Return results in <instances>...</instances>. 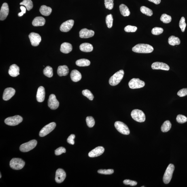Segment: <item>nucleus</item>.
<instances>
[{
  "mask_svg": "<svg viewBox=\"0 0 187 187\" xmlns=\"http://www.w3.org/2000/svg\"><path fill=\"white\" fill-rule=\"evenodd\" d=\"M20 5H23L25 6L28 11L31 10L33 7V4L31 0H24L20 3Z\"/></svg>",
  "mask_w": 187,
  "mask_h": 187,
  "instance_id": "32",
  "label": "nucleus"
},
{
  "mask_svg": "<svg viewBox=\"0 0 187 187\" xmlns=\"http://www.w3.org/2000/svg\"><path fill=\"white\" fill-rule=\"evenodd\" d=\"M106 8L109 10H111L114 6V0H104Z\"/></svg>",
  "mask_w": 187,
  "mask_h": 187,
  "instance_id": "40",
  "label": "nucleus"
},
{
  "mask_svg": "<svg viewBox=\"0 0 187 187\" xmlns=\"http://www.w3.org/2000/svg\"><path fill=\"white\" fill-rule=\"evenodd\" d=\"M176 120L177 122L179 123L183 124L187 121V118L183 115L179 114L177 116Z\"/></svg>",
  "mask_w": 187,
  "mask_h": 187,
  "instance_id": "39",
  "label": "nucleus"
},
{
  "mask_svg": "<svg viewBox=\"0 0 187 187\" xmlns=\"http://www.w3.org/2000/svg\"><path fill=\"white\" fill-rule=\"evenodd\" d=\"M79 34L81 38H88L94 36L95 33L92 30L83 29L80 30Z\"/></svg>",
  "mask_w": 187,
  "mask_h": 187,
  "instance_id": "19",
  "label": "nucleus"
},
{
  "mask_svg": "<svg viewBox=\"0 0 187 187\" xmlns=\"http://www.w3.org/2000/svg\"><path fill=\"white\" fill-rule=\"evenodd\" d=\"M171 127V124L169 120L165 121L162 124L161 128L162 131L163 133H166L169 131Z\"/></svg>",
  "mask_w": 187,
  "mask_h": 187,
  "instance_id": "31",
  "label": "nucleus"
},
{
  "mask_svg": "<svg viewBox=\"0 0 187 187\" xmlns=\"http://www.w3.org/2000/svg\"><path fill=\"white\" fill-rule=\"evenodd\" d=\"M59 102L56 99L54 94H52L49 96L48 101V107L52 109H56L59 106Z\"/></svg>",
  "mask_w": 187,
  "mask_h": 187,
  "instance_id": "12",
  "label": "nucleus"
},
{
  "mask_svg": "<svg viewBox=\"0 0 187 187\" xmlns=\"http://www.w3.org/2000/svg\"><path fill=\"white\" fill-rule=\"evenodd\" d=\"M186 26V20L184 17H182L179 22V27L181 29V31L182 32L185 31V29Z\"/></svg>",
  "mask_w": 187,
  "mask_h": 187,
  "instance_id": "41",
  "label": "nucleus"
},
{
  "mask_svg": "<svg viewBox=\"0 0 187 187\" xmlns=\"http://www.w3.org/2000/svg\"><path fill=\"white\" fill-rule=\"evenodd\" d=\"M104 148L103 147H96L89 153L88 156L90 157H95L100 156L104 152Z\"/></svg>",
  "mask_w": 187,
  "mask_h": 187,
  "instance_id": "15",
  "label": "nucleus"
},
{
  "mask_svg": "<svg viewBox=\"0 0 187 187\" xmlns=\"http://www.w3.org/2000/svg\"><path fill=\"white\" fill-rule=\"evenodd\" d=\"M113 18L112 15L110 14L107 16L106 18V23L109 28H111L112 27L113 23Z\"/></svg>",
  "mask_w": 187,
  "mask_h": 187,
  "instance_id": "36",
  "label": "nucleus"
},
{
  "mask_svg": "<svg viewBox=\"0 0 187 187\" xmlns=\"http://www.w3.org/2000/svg\"><path fill=\"white\" fill-rule=\"evenodd\" d=\"M75 138V135H73V134H71V135H70L69 137L68 138L67 140V142L69 143L70 144L74 145L75 143L74 139Z\"/></svg>",
  "mask_w": 187,
  "mask_h": 187,
  "instance_id": "48",
  "label": "nucleus"
},
{
  "mask_svg": "<svg viewBox=\"0 0 187 187\" xmlns=\"http://www.w3.org/2000/svg\"><path fill=\"white\" fill-rule=\"evenodd\" d=\"M9 12V7L7 3H4L1 7L0 11V20H4L8 16Z\"/></svg>",
  "mask_w": 187,
  "mask_h": 187,
  "instance_id": "16",
  "label": "nucleus"
},
{
  "mask_svg": "<svg viewBox=\"0 0 187 187\" xmlns=\"http://www.w3.org/2000/svg\"><path fill=\"white\" fill-rule=\"evenodd\" d=\"M74 20H69L62 23L60 27V31L64 32H67L70 31L74 25Z\"/></svg>",
  "mask_w": 187,
  "mask_h": 187,
  "instance_id": "13",
  "label": "nucleus"
},
{
  "mask_svg": "<svg viewBox=\"0 0 187 187\" xmlns=\"http://www.w3.org/2000/svg\"><path fill=\"white\" fill-rule=\"evenodd\" d=\"M16 93V90L14 88H6L4 92L3 98L4 101L10 99Z\"/></svg>",
  "mask_w": 187,
  "mask_h": 187,
  "instance_id": "18",
  "label": "nucleus"
},
{
  "mask_svg": "<svg viewBox=\"0 0 187 187\" xmlns=\"http://www.w3.org/2000/svg\"><path fill=\"white\" fill-rule=\"evenodd\" d=\"M20 68L16 64L11 65L8 71V73L11 76L16 77L20 75Z\"/></svg>",
  "mask_w": 187,
  "mask_h": 187,
  "instance_id": "21",
  "label": "nucleus"
},
{
  "mask_svg": "<svg viewBox=\"0 0 187 187\" xmlns=\"http://www.w3.org/2000/svg\"><path fill=\"white\" fill-rule=\"evenodd\" d=\"M68 68L66 65L60 66L58 67V74L59 76H66L69 73Z\"/></svg>",
  "mask_w": 187,
  "mask_h": 187,
  "instance_id": "24",
  "label": "nucleus"
},
{
  "mask_svg": "<svg viewBox=\"0 0 187 187\" xmlns=\"http://www.w3.org/2000/svg\"><path fill=\"white\" fill-rule=\"evenodd\" d=\"M52 11V8L47 7L46 5H42L40 9V12L41 14L45 16H48L51 14Z\"/></svg>",
  "mask_w": 187,
  "mask_h": 187,
  "instance_id": "27",
  "label": "nucleus"
},
{
  "mask_svg": "<svg viewBox=\"0 0 187 187\" xmlns=\"http://www.w3.org/2000/svg\"><path fill=\"white\" fill-rule=\"evenodd\" d=\"M66 152V150L65 148L63 147H60L59 148L56 149L55 150V154L56 156L60 155L62 154L65 153Z\"/></svg>",
  "mask_w": 187,
  "mask_h": 187,
  "instance_id": "45",
  "label": "nucleus"
},
{
  "mask_svg": "<svg viewBox=\"0 0 187 187\" xmlns=\"http://www.w3.org/2000/svg\"><path fill=\"white\" fill-rule=\"evenodd\" d=\"M163 29L161 28L155 27L152 30V33L153 35H159L163 33Z\"/></svg>",
  "mask_w": 187,
  "mask_h": 187,
  "instance_id": "42",
  "label": "nucleus"
},
{
  "mask_svg": "<svg viewBox=\"0 0 187 187\" xmlns=\"http://www.w3.org/2000/svg\"><path fill=\"white\" fill-rule=\"evenodd\" d=\"M168 42L171 46H175V45L180 44L181 41L179 37H175L174 36H171L169 37Z\"/></svg>",
  "mask_w": 187,
  "mask_h": 187,
  "instance_id": "29",
  "label": "nucleus"
},
{
  "mask_svg": "<svg viewBox=\"0 0 187 187\" xmlns=\"http://www.w3.org/2000/svg\"><path fill=\"white\" fill-rule=\"evenodd\" d=\"M114 126L116 130L123 135H129L130 133L128 126L123 122L118 121L115 123Z\"/></svg>",
  "mask_w": 187,
  "mask_h": 187,
  "instance_id": "8",
  "label": "nucleus"
},
{
  "mask_svg": "<svg viewBox=\"0 0 187 187\" xmlns=\"http://www.w3.org/2000/svg\"><path fill=\"white\" fill-rule=\"evenodd\" d=\"M71 77L72 80L73 82H77L80 81L82 79V75L77 70H73L71 72Z\"/></svg>",
  "mask_w": 187,
  "mask_h": 187,
  "instance_id": "23",
  "label": "nucleus"
},
{
  "mask_svg": "<svg viewBox=\"0 0 187 187\" xmlns=\"http://www.w3.org/2000/svg\"><path fill=\"white\" fill-rule=\"evenodd\" d=\"M46 23L45 19L42 17H37L34 19L32 24L35 26H42Z\"/></svg>",
  "mask_w": 187,
  "mask_h": 187,
  "instance_id": "25",
  "label": "nucleus"
},
{
  "mask_svg": "<svg viewBox=\"0 0 187 187\" xmlns=\"http://www.w3.org/2000/svg\"><path fill=\"white\" fill-rule=\"evenodd\" d=\"M82 94L83 95L86 96L89 99L92 101L94 98L93 94L90 90H83Z\"/></svg>",
  "mask_w": 187,
  "mask_h": 187,
  "instance_id": "37",
  "label": "nucleus"
},
{
  "mask_svg": "<svg viewBox=\"0 0 187 187\" xmlns=\"http://www.w3.org/2000/svg\"><path fill=\"white\" fill-rule=\"evenodd\" d=\"M131 116L134 120L139 122L145 121V116L143 111L138 109H134L131 113Z\"/></svg>",
  "mask_w": 187,
  "mask_h": 187,
  "instance_id": "4",
  "label": "nucleus"
},
{
  "mask_svg": "<svg viewBox=\"0 0 187 187\" xmlns=\"http://www.w3.org/2000/svg\"><path fill=\"white\" fill-rule=\"evenodd\" d=\"M29 37L32 46L36 47L39 46L41 41V37L39 34L34 32L29 35Z\"/></svg>",
  "mask_w": 187,
  "mask_h": 187,
  "instance_id": "11",
  "label": "nucleus"
},
{
  "mask_svg": "<svg viewBox=\"0 0 187 187\" xmlns=\"http://www.w3.org/2000/svg\"><path fill=\"white\" fill-rule=\"evenodd\" d=\"M123 183L125 185H130L131 186H136L137 184V182L136 181L130 180L129 179H125L123 181Z\"/></svg>",
  "mask_w": 187,
  "mask_h": 187,
  "instance_id": "46",
  "label": "nucleus"
},
{
  "mask_svg": "<svg viewBox=\"0 0 187 187\" xmlns=\"http://www.w3.org/2000/svg\"><path fill=\"white\" fill-rule=\"evenodd\" d=\"M73 49L72 45L69 43H62L60 47V51L63 53L67 54L71 52Z\"/></svg>",
  "mask_w": 187,
  "mask_h": 187,
  "instance_id": "22",
  "label": "nucleus"
},
{
  "mask_svg": "<svg viewBox=\"0 0 187 187\" xmlns=\"http://www.w3.org/2000/svg\"><path fill=\"white\" fill-rule=\"evenodd\" d=\"M25 165V162L21 159L13 158L11 160L9 165L11 168L15 170L22 169Z\"/></svg>",
  "mask_w": 187,
  "mask_h": 187,
  "instance_id": "5",
  "label": "nucleus"
},
{
  "mask_svg": "<svg viewBox=\"0 0 187 187\" xmlns=\"http://www.w3.org/2000/svg\"><path fill=\"white\" fill-rule=\"evenodd\" d=\"M79 48L81 51L86 52H91L93 49V47L92 45L88 43H82L80 45Z\"/></svg>",
  "mask_w": 187,
  "mask_h": 187,
  "instance_id": "26",
  "label": "nucleus"
},
{
  "mask_svg": "<svg viewBox=\"0 0 187 187\" xmlns=\"http://www.w3.org/2000/svg\"><path fill=\"white\" fill-rule=\"evenodd\" d=\"M0 175H1V177H0V178H1V174H0Z\"/></svg>",
  "mask_w": 187,
  "mask_h": 187,
  "instance_id": "51",
  "label": "nucleus"
},
{
  "mask_svg": "<svg viewBox=\"0 0 187 187\" xmlns=\"http://www.w3.org/2000/svg\"><path fill=\"white\" fill-rule=\"evenodd\" d=\"M87 124L89 128L93 127L95 124V121L93 117L88 116L86 118Z\"/></svg>",
  "mask_w": 187,
  "mask_h": 187,
  "instance_id": "38",
  "label": "nucleus"
},
{
  "mask_svg": "<svg viewBox=\"0 0 187 187\" xmlns=\"http://www.w3.org/2000/svg\"><path fill=\"white\" fill-rule=\"evenodd\" d=\"M145 83L139 78H134L131 79L129 83V86L132 89L140 88L145 86Z\"/></svg>",
  "mask_w": 187,
  "mask_h": 187,
  "instance_id": "10",
  "label": "nucleus"
},
{
  "mask_svg": "<svg viewBox=\"0 0 187 187\" xmlns=\"http://www.w3.org/2000/svg\"><path fill=\"white\" fill-rule=\"evenodd\" d=\"M152 68L153 69L162 70L169 71L170 69L169 66L163 62H156L152 64Z\"/></svg>",
  "mask_w": 187,
  "mask_h": 187,
  "instance_id": "17",
  "label": "nucleus"
},
{
  "mask_svg": "<svg viewBox=\"0 0 187 187\" xmlns=\"http://www.w3.org/2000/svg\"><path fill=\"white\" fill-rule=\"evenodd\" d=\"M66 173L63 169H59L56 171L55 181L58 183H61L65 180Z\"/></svg>",
  "mask_w": 187,
  "mask_h": 187,
  "instance_id": "14",
  "label": "nucleus"
},
{
  "mask_svg": "<svg viewBox=\"0 0 187 187\" xmlns=\"http://www.w3.org/2000/svg\"><path fill=\"white\" fill-rule=\"evenodd\" d=\"M121 14L124 16H130V12L129 8L127 6L123 4H121L119 7Z\"/></svg>",
  "mask_w": 187,
  "mask_h": 187,
  "instance_id": "28",
  "label": "nucleus"
},
{
  "mask_svg": "<svg viewBox=\"0 0 187 187\" xmlns=\"http://www.w3.org/2000/svg\"><path fill=\"white\" fill-rule=\"evenodd\" d=\"M45 97V90L43 86H40L38 89L37 94V101L39 102L44 101Z\"/></svg>",
  "mask_w": 187,
  "mask_h": 187,
  "instance_id": "20",
  "label": "nucleus"
},
{
  "mask_svg": "<svg viewBox=\"0 0 187 187\" xmlns=\"http://www.w3.org/2000/svg\"><path fill=\"white\" fill-rule=\"evenodd\" d=\"M140 11L142 13L147 16H151L153 15L152 11L148 7L145 6L141 7Z\"/></svg>",
  "mask_w": 187,
  "mask_h": 187,
  "instance_id": "34",
  "label": "nucleus"
},
{
  "mask_svg": "<svg viewBox=\"0 0 187 187\" xmlns=\"http://www.w3.org/2000/svg\"><path fill=\"white\" fill-rule=\"evenodd\" d=\"M43 73L47 77L49 78L52 77L53 75V72L52 67L49 66H47L45 68L43 71Z\"/></svg>",
  "mask_w": 187,
  "mask_h": 187,
  "instance_id": "33",
  "label": "nucleus"
},
{
  "mask_svg": "<svg viewBox=\"0 0 187 187\" xmlns=\"http://www.w3.org/2000/svg\"><path fill=\"white\" fill-rule=\"evenodd\" d=\"M76 65L79 67L88 66L90 64V60L85 59H82L77 60L76 62Z\"/></svg>",
  "mask_w": 187,
  "mask_h": 187,
  "instance_id": "30",
  "label": "nucleus"
},
{
  "mask_svg": "<svg viewBox=\"0 0 187 187\" xmlns=\"http://www.w3.org/2000/svg\"><path fill=\"white\" fill-rule=\"evenodd\" d=\"M160 20L164 23L168 24L171 22L172 18L170 16L165 14H164L162 15Z\"/></svg>",
  "mask_w": 187,
  "mask_h": 187,
  "instance_id": "35",
  "label": "nucleus"
},
{
  "mask_svg": "<svg viewBox=\"0 0 187 187\" xmlns=\"http://www.w3.org/2000/svg\"><path fill=\"white\" fill-rule=\"evenodd\" d=\"M37 144V141L35 140H33L21 145L20 147V150L22 152H29L35 148Z\"/></svg>",
  "mask_w": 187,
  "mask_h": 187,
  "instance_id": "6",
  "label": "nucleus"
},
{
  "mask_svg": "<svg viewBox=\"0 0 187 187\" xmlns=\"http://www.w3.org/2000/svg\"><path fill=\"white\" fill-rule=\"evenodd\" d=\"M137 28L135 26L128 25L124 28V31L127 32H134L137 31Z\"/></svg>",
  "mask_w": 187,
  "mask_h": 187,
  "instance_id": "44",
  "label": "nucleus"
},
{
  "mask_svg": "<svg viewBox=\"0 0 187 187\" xmlns=\"http://www.w3.org/2000/svg\"><path fill=\"white\" fill-rule=\"evenodd\" d=\"M174 169L175 166L173 164H171L168 166L163 177V181L165 184H168L170 182Z\"/></svg>",
  "mask_w": 187,
  "mask_h": 187,
  "instance_id": "3",
  "label": "nucleus"
},
{
  "mask_svg": "<svg viewBox=\"0 0 187 187\" xmlns=\"http://www.w3.org/2000/svg\"><path fill=\"white\" fill-rule=\"evenodd\" d=\"M148 1L153 3L156 5L159 4L161 2V0H148Z\"/></svg>",
  "mask_w": 187,
  "mask_h": 187,
  "instance_id": "50",
  "label": "nucleus"
},
{
  "mask_svg": "<svg viewBox=\"0 0 187 187\" xmlns=\"http://www.w3.org/2000/svg\"><path fill=\"white\" fill-rule=\"evenodd\" d=\"M124 71L123 70H121L117 72L109 78V84L112 86L117 85L122 80L124 77Z\"/></svg>",
  "mask_w": 187,
  "mask_h": 187,
  "instance_id": "2",
  "label": "nucleus"
},
{
  "mask_svg": "<svg viewBox=\"0 0 187 187\" xmlns=\"http://www.w3.org/2000/svg\"><path fill=\"white\" fill-rule=\"evenodd\" d=\"M145 187L144 186H141V187Z\"/></svg>",
  "mask_w": 187,
  "mask_h": 187,
  "instance_id": "52",
  "label": "nucleus"
},
{
  "mask_svg": "<svg viewBox=\"0 0 187 187\" xmlns=\"http://www.w3.org/2000/svg\"><path fill=\"white\" fill-rule=\"evenodd\" d=\"M98 173L102 174L110 175L114 173V170L112 169H99L98 171Z\"/></svg>",
  "mask_w": 187,
  "mask_h": 187,
  "instance_id": "43",
  "label": "nucleus"
},
{
  "mask_svg": "<svg viewBox=\"0 0 187 187\" xmlns=\"http://www.w3.org/2000/svg\"><path fill=\"white\" fill-rule=\"evenodd\" d=\"M132 50L138 53L148 54L154 51V48L148 44H138L134 46Z\"/></svg>",
  "mask_w": 187,
  "mask_h": 187,
  "instance_id": "1",
  "label": "nucleus"
},
{
  "mask_svg": "<svg viewBox=\"0 0 187 187\" xmlns=\"http://www.w3.org/2000/svg\"><path fill=\"white\" fill-rule=\"evenodd\" d=\"M23 120V119L21 116L17 115L6 119L5 123L7 125L14 126L22 122Z\"/></svg>",
  "mask_w": 187,
  "mask_h": 187,
  "instance_id": "7",
  "label": "nucleus"
},
{
  "mask_svg": "<svg viewBox=\"0 0 187 187\" xmlns=\"http://www.w3.org/2000/svg\"><path fill=\"white\" fill-rule=\"evenodd\" d=\"M177 94V95L181 97H184L187 95V88H183L179 90Z\"/></svg>",
  "mask_w": 187,
  "mask_h": 187,
  "instance_id": "47",
  "label": "nucleus"
},
{
  "mask_svg": "<svg viewBox=\"0 0 187 187\" xmlns=\"http://www.w3.org/2000/svg\"><path fill=\"white\" fill-rule=\"evenodd\" d=\"M20 9L21 10L22 12L19 13L18 14V16L19 17H21L23 16V14H25L26 12V8L25 7L23 6H21L20 7Z\"/></svg>",
  "mask_w": 187,
  "mask_h": 187,
  "instance_id": "49",
  "label": "nucleus"
},
{
  "mask_svg": "<svg viewBox=\"0 0 187 187\" xmlns=\"http://www.w3.org/2000/svg\"><path fill=\"white\" fill-rule=\"evenodd\" d=\"M56 126V123L54 122L50 123L49 124L47 125L40 132V136L43 137L48 135L55 129Z\"/></svg>",
  "mask_w": 187,
  "mask_h": 187,
  "instance_id": "9",
  "label": "nucleus"
}]
</instances>
